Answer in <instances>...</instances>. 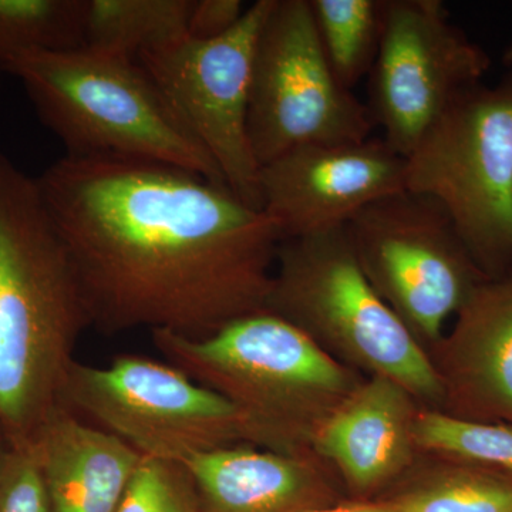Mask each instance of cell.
I'll list each match as a JSON object with an SVG mask.
<instances>
[{
	"instance_id": "obj_27",
	"label": "cell",
	"mask_w": 512,
	"mask_h": 512,
	"mask_svg": "<svg viewBox=\"0 0 512 512\" xmlns=\"http://www.w3.org/2000/svg\"><path fill=\"white\" fill-rule=\"evenodd\" d=\"M5 446V440H3L2 434H0V454H2L3 448H5Z\"/></svg>"
},
{
	"instance_id": "obj_1",
	"label": "cell",
	"mask_w": 512,
	"mask_h": 512,
	"mask_svg": "<svg viewBox=\"0 0 512 512\" xmlns=\"http://www.w3.org/2000/svg\"><path fill=\"white\" fill-rule=\"evenodd\" d=\"M104 335H215L265 312L282 237L227 185L173 165L66 154L36 177Z\"/></svg>"
},
{
	"instance_id": "obj_20",
	"label": "cell",
	"mask_w": 512,
	"mask_h": 512,
	"mask_svg": "<svg viewBox=\"0 0 512 512\" xmlns=\"http://www.w3.org/2000/svg\"><path fill=\"white\" fill-rule=\"evenodd\" d=\"M84 0H0V86L29 50L83 46Z\"/></svg>"
},
{
	"instance_id": "obj_18",
	"label": "cell",
	"mask_w": 512,
	"mask_h": 512,
	"mask_svg": "<svg viewBox=\"0 0 512 512\" xmlns=\"http://www.w3.org/2000/svg\"><path fill=\"white\" fill-rule=\"evenodd\" d=\"M192 0H84L83 46L133 57L188 36Z\"/></svg>"
},
{
	"instance_id": "obj_6",
	"label": "cell",
	"mask_w": 512,
	"mask_h": 512,
	"mask_svg": "<svg viewBox=\"0 0 512 512\" xmlns=\"http://www.w3.org/2000/svg\"><path fill=\"white\" fill-rule=\"evenodd\" d=\"M406 190L443 205L487 278L512 268V76L448 106L406 157Z\"/></svg>"
},
{
	"instance_id": "obj_13",
	"label": "cell",
	"mask_w": 512,
	"mask_h": 512,
	"mask_svg": "<svg viewBox=\"0 0 512 512\" xmlns=\"http://www.w3.org/2000/svg\"><path fill=\"white\" fill-rule=\"evenodd\" d=\"M427 355L440 383L439 412L512 426V268L474 289Z\"/></svg>"
},
{
	"instance_id": "obj_17",
	"label": "cell",
	"mask_w": 512,
	"mask_h": 512,
	"mask_svg": "<svg viewBox=\"0 0 512 512\" xmlns=\"http://www.w3.org/2000/svg\"><path fill=\"white\" fill-rule=\"evenodd\" d=\"M400 512H512V473L420 451L382 497Z\"/></svg>"
},
{
	"instance_id": "obj_7",
	"label": "cell",
	"mask_w": 512,
	"mask_h": 512,
	"mask_svg": "<svg viewBox=\"0 0 512 512\" xmlns=\"http://www.w3.org/2000/svg\"><path fill=\"white\" fill-rule=\"evenodd\" d=\"M346 232L367 281L426 352L487 279L429 195L384 197L355 215Z\"/></svg>"
},
{
	"instance_id": "obj_22",
	"label": "cell",
	"mask_w": 512,
	"mask_h": 512,
	"mask_svg": "<svg viewBox=\"0 0 512 512\" xmlns=\"http://www.w3.org/2000/svg\"><path fill=\"white\" fill-rule=\"evenodd\" d=\"M117 512H202L184 464L143 458Z\"/></svg>"
},
{
	"instance_id": "obj_2",
	"label": "cell",
	"mask_w": 512,
	"mask_h": 512,
	"mask_svg": "<svg viewBox=\"0 0 512 512\" xmlns=\"http://www.w3.org/2000/svg\"><path fill=\"white\" fill-rule=\"evenodd\" d=\"M90 325L36 178L0 154V434L33 446Z\"/></svg>"
},
{
	"instance_id": "obj_21",
	"label": "cell",
	"mask_w": 512,
	"mask_h": 512,
	"mask_svg": "<svg viewBox=\"0 0 512 512\" xmlns=\"http://www.w3.org/2000/svg\"><path fill=\"white\" fill-rule=\"evenodd\" d=\"M420 451L473 461L512 473V426L456 419L421 409L414 423Z\"/></svg>"
},
{
	"instance_id": "obj_9",
	"label": "cell",
	"mask_w": 512,
	"mask_h": 512,
	"mask_svg": "<svg viewBox=\"0 0 512 512\" xmlns=\"http://www.w3.org/2000/svg\"><path fill=\"white\" fill-rule=\"evenodd\" d=\"M375 124L330 69L309 0H275L256 42L248 137L259 168L306 146L360 143Z\"/></svg>"
},
{
	"instance_id": "obj_23",
	"label": "cell",
	"mask_w": 512,
	"mask_h": 512,
	"mask_svg": "<svg viewBox=\"0 0 512 512\" xmlns=\"http://www.w3.org/2000/svg\"><path fill=\"white\" fill-rule=\"evenodd\" d=\"M0 512H52L33 446L6 444L0 454Z\"/></svg>"
},
{
	"instance_id": "obj_8",
	"label": "cell",
	"mask_w": 512,
	"mask_h": 512,
	"mask_svg": "<svg viewBox=\"0 0 512 512\" xmlns=\"http://www.w3.org/2000/svg\"><path fill=\"white\" fill-rule=\"evenodd\" d=\"M60 403L146 458L183 464L247 444L241 416L228 400L151 357L121 355L106 366L76 360Z\"/></svg>"
},
{
	"instance_id": "obj_16",
	"label": "cell",
	"mask_w": 512,
	"mask_h": 512,
	"mask_svg": "<svg viewBox=\"0 0 512 512\" xmlns=\"http://www.w3.org/2000/svg\"><path fill=\"white\" fill-rule=\"evenodd\" d=\"M52 512H117L143 456L59 407L33 443Z\"/></svg>"
},
{
	"instance_id": "obj_24",
	"label": "cell",
	"mask_w": 512,
	"mask_h": 512,
	"mask_svg": "<svg viewBox=\"0 0 512 512\" xmlns=\"http://www.w3.org/2000/svg\"><path fill=\"white\" fill-rule=\"evenodd\" d=\"M247 8L242 0H192L188 36L212 40L227 35L238 25Z\"/></svg>"
},
{
	"instance_id": "obj_25",
	"label": "cell",
	"mask_w": 512,
	"mask_h": 512,
	"mask_svg": "<svg viewBox=\"0 0 512 512\" xmlns=\"http://www.w3.org/2000/svg\"><path fill=\"white\" fill-rule=\"evenodd\" d=\"M308 512H400L397 505L387 498H375V500H346L340 503L328 505V507L316 508Z\"/></svg>"
},
{
	"instance_id": "obj_11",
	"label": "cell",
	"mask_w": 512,
	"mask_h": 512,
	"mask_svg": "<svg viewBox=\"0 0 512 512\" xmlns=\"http://www.w3.org/2000/svg\"><path fill=\"white\" fill-rule=\"evenodd\" d=\"M491 62L450 22L440 0H383L379 53L369 74V110L383 140L407 157Z\"/></svg>"
},
{
	"instance_id": "obj_19",
	"label": "cell",
	"mask_w": 512,
	"mask_h": 512,
	"mask_svg": "<svg viewBox=\"0 0 512 512\" xmlns=\"http://www.w3.org/2000/svg\"><path fill=\"white\" fill-rule=\"evenodd\" d=\"M309 6L330 69L353 92L379 53L383 0H309Z\"/></svg>"
},
{
	"instance_id": "obj_3",
	"label": "cell",
	"mask_w": 512,
	"mask_h": 512,
	"mask_svg": "<svg viewBox=\"0 0 512 512\" xmlns=\"http://www.w3.org/2000/svg\"><path fill=\"white\" fill-rule=\"evenodd\" d=\"M151 338L170 365L234 406L249 446L289 456L313 454L319 431L366 377L269 312L204 339L165 330Z\"/></svg>"
},
{
	"instance_id": "obj_10",
	"label": "cell",
	"mask_w": 512,
	"mask_h": 512,
	"mask_svg": "<svg viewBox=\"0 0 512 512\" xmlns=\"http://www.w3.org/2000/svg\"><path fill=\"white\" fill-rule=\"evenodd\" d=\"M274 3H252L238 25L217 39L185 36L137 57L229 190L259 210L261 168L248 137L249 90L256 42Z\"/></svg>"
},
{
	"instance_id": "obj_12",
	"label": "cell",
	"mask_w": 512,
	"mask_h": 512,
	"mask_svg": "<svg viewBox=\"0 0 512 512\" xmlns=\"http://www.w3.org/2000/svg\"><path fill=\"white\" fill-rule=\"evenodd\" d=\"M262 210L282 241L348 225L363 208L406 190V157L382 137L289 151L259 171Z\"/></svg>"
},
{
	"instance_id": "obj_5",
	"label": "cell",
	"mask_w": 512,
	"mask_h": 512,
	"mask_svg": "<svg viewBox=\"0 0 512 512\" xmlns=\"http://www.w3.org/2000/svg\"><path fill=\"white\" fill-rule=\"evenodd\" d=\"M265 312L291 323L342 365L389 377L424 409L440 410L429 355L367 281L346 225L282 241Z\"/></svg>"
},
{
	"instance_id": "obj_15",
	"label": "cell",
	"mask_w": 512,
	"mask_h": 512,
	"mask_svg": "<svg viewBox=\"0 0 512 512\" xmlns=\"http://www.w3.org/2000/svg\"><path fill=\"white\" fill-rule=\"evenodd\" d=\"M183 464L202 512H308L348 497L315 454L289 456L237 444Z\"/></svg>"
},
{
	"instance_id": "obj_14",
	"label": "cell",
	"mask_w": 512,
	"mask_h": 512,
	"mask_svg": "<svg viewBox=\"0 0 512 512\" xmlns=\"http://www.w3.org/2000/svg\"><path fill=\"white\" fill-rule=\"evenodd\" d=\"M424 409L402 384L366 376L319 431L313 454L333 471L352 500L382 497L412 467Z\"/></svg>"
},
{
	"instance_id": "obj_4",
	"label": "cell",
	"mask_w": 512,
	"mask_h": 512,
	"mask_svg": "<svg viewBox=\"0 0 512 512\" xmlns=\"http://www.w3.org/2000/svg\"><path fill=\"white\" fill-rule=\"evenodd\" d=\"M9 76L66 154L154 161L227 185L137 59L84 46L29 50L12 60Z\"/></svg>"
},
{
	"instance_id": "obj_26",
	"label": "cell",
	"mask_w": 512,
	"mask_h": 512,
	"mask_svg": "<svg viewBox=\"0 0 512 512\" xmlns=\"http://www.w3.org/2000/svg\"><path fill=\"white\" fill-rule=\"evenodd\" d=\"M505 62L512 63V45L510 49L507 50V53H505Z\"/></svg>"
}]
</instances>
